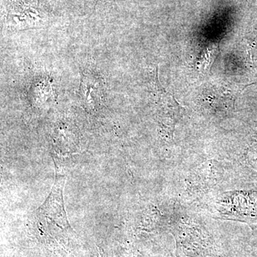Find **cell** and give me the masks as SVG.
<instances>
[{
	"label": "cell",
	"instance_id": "6da1fadb",
	"mask_svg": "<svg viewBox=\"0 0 257 257\" xmlns=\"http://www.w3.org/2000/svg\"><path fill=\"white\" fill-rule=\"evenodd\" d=\"M65 176L56 169L55 182L45 202L36 211V217L43 226H53L61 230L69 229L64 209L63 189Z\"/></svg>",
	"mask_w": 257,
	"mask_h": 257
},
{
	"label": "cell",
	"instance_id": "7a4b0ae2",
	"mask_svg": "<svg viewBox=\"0 0 257 257\" xmlns=\"http://www.w3.org/2000/svg\"><path fill=\"white\" fill-rule=\"evenodd\" d=\"M82 95L87 101H94L96 99L99 100L102 93V87L99 79L91 76H84L82 78Z\"/></svg>",
	"mask_w": 257,
	"mask_h": 257
}]
</instances>
